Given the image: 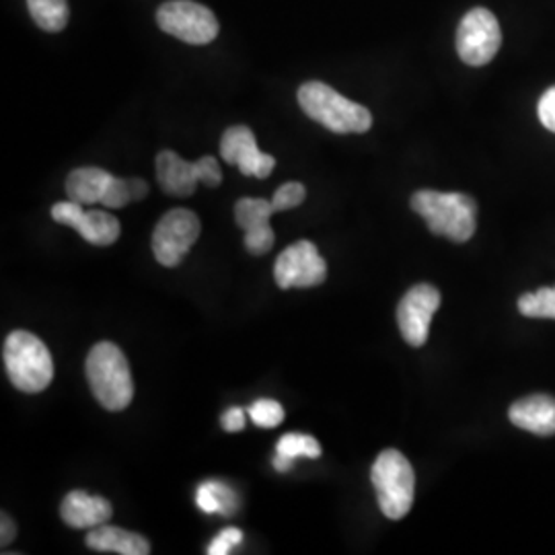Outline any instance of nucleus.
Instances as JSON below:
<instances>
[{"label": "nucleus", "mask_w": 555, "mask_h": 555, "mask_svg": "<svg viewBox=\"0 0 555 555\" xmlns=\"http://www.w3.org/2000/svg\"><path fill=\"white\" fill-rule=\"evenodd\" d=\"M412 210L420 215L433 235L465 243L477 227L476 199L467 194L420 190L412 196Z\"/></svg>", "instance_id": "1"}, {"label": "nucleus", "mask_w": 555, "mask_h": 555, "mask_svg": "<svg viewBox=\"0 0 555 555\" xmlns=\"http://www.w3.org/2000/svg\"><path fill=\"white\" fill-rule=\"evenodd\" d=\"M298 105L336 134H364L373 126V114L357 101L346 100L325 82L311 80L298 89Z\"/></svg>", "instance_id": "2"}, {"label": "nucleus", "mask_w": 555, "mask_h": 555, "mask_svg": "<svg viewBox=\"0 0 555 555\" xmlns=\"http://www.w3.org/2000/svg\"><path fill=\"white\" fill-rule=\"evenodd\" d=\"M87 378L93 396L107 412H121L134 397V380L128 360L116 344L100 341L87 357Z\"/></svg>", "instance_id": "3"}, {"label": "nucleus", "mask_w": 555, "mask_h": 555, "mask_svg": "<svg viewBox=\"0 0 555 555\" xmlns=\"http://www.w3.org/2000/svg\"><path fill=\"white\" fill-rule=\"evenodd\" d=\"M2 360L11 383L23 393H41L54 378V360L40 337L17 330L9 334Z\"/></svg>", "instance_id": "4"}, {"label": "nucleus", "mask_w": 555, "mask_h": 555, "mask_svg": "<svg viewBox=\"0 0 555 555\" xmlns=\"http://www.w3.org/2000/svg\"><path fill=\"white\" fill-rule=\"evenodd\" d=\"M371 479L383 515L391 520H399L412 511L416 494V474L410 461L399 451L385 449L371 469Z\"/></svg>", "instance_id": "5"}, {"label": "nucleus", "mask_w": 555, "mask_h": 555, "mask_svg": "<svg viewBox=\"0 0 555 555\" xmlns=\"http://www.w3.org/2000/svg\"><path fill=\"white\" fill-rule=\"evenodd\" d=\"M155 169L160 190L176 198L192 196L198 183H206L208 188H219L222 181L219 160L215 157H202L194 163H188L173 151H160L155 160Z\"/></svg>", "instance_id": "6"}, {"label": "nucleus", "mask_w": 555, "mask_h": 555, "mask_svg": "<svg viewBox=\"0 0 555 555\" xmlns=\"http://www.w3.org/2000/svg\"><path fill=\"white\" fill-rule=\"evenodd\" d=\"M160 29L178 40L204 46L219 36V21L215 13L194 0H171L157 11Z\"/></svg>", "instance_id": "7"}, {"label": "nucleus", "mask_w": 555, "mask_h": 555, "mask_svg": "<svg viewBox=\"0 0 555 555\" xmlns=\"http://www.w3.org/2000/svg\"><path fill=\"white\" fill-rule=\"evenodd\" d=\"M202 233L198 215L173 208L157 222L153 233V256L165 268H178Z\"/></svg>", "instance_id": "8"}, {"label": "nucleus", "mask_w": 555, "mask_h": 555, "mask_svg": "<svg viewBox=\"0 0 555 555\" xmlns=\"http://www.w3.org/2000/svg\"><path fill=\"white\" fill-rule=\"evenodd\" d=\"M500 43L502 31L492 11L474 9L461 21L456 31V52L465 64L486 66L496 56Z\"/></svg>", "instance_id": "9"}, {"label": "nucleus", "mask_w": 555, "mask_h": 555, "mask_svg": "<svg viewBox=\"0 0 555 555\" xmlns=\"http://www.w3.org/2000/svg\"><path fill=\"white\" fill-rule=\"evenodd\" d=\"M274 278L282 291L313 288L325 282L327 263L321 258L315 243L297 241L278 256Z\"/></svg>", "instance_id": "10"}, {"label": "nucleus", "mask_w": 555, "mask_h": 555, "mask_svg": "<svg viewBox=\"0 0 555 555\" xmlns=\"http://www.w3.org/2000/svg\"><path fill=\"white\" fill-rule=\"evenodd\" d=\"M440 307V293L433 284H416L405 293L397 307V323L401 337L412 346L422 348L428 341L430 323Z\"/></svg>", "instance_id": "11"}, {"label": "nucleus", "mask_w": 555, "mask_h": 555, "mask_svg": "<svg viewBox=\"0 0 555 555\" xmlns=\"http://www.w3.org/2000/svg\"><path fill=\"white\" fill-rule=\"evenodd\" d=\"M52 219L59 224L73 227L87 243L98 247L114 245L121 235V224L114 215L103 210H85V206L75 199L54 204Z\"/></svg>", "instance_id": "12"}, {"label": "nucleus", "mask_w": 555, "mask_h": 555, "mask_svg": "<svg viewBox=\"0 0 555 555\" xmlns=\"http://www.w3.org/2000/svg\"><path fill=\"white\" fill-rule=\"evenodd\" d=\"M220 155L238 167L247 178L266 179L276 167V159L258 149L256 134L247 126H231L220 139Z\"/></svg>", "instance_id": "13"}, {"label": "nucleus", "mask_w": 555, "mask_h": 555, "mask_svg": "<svg viewBox=\"0 0 555 555\" xmlns=\"http://www.w3.org/2000/svg\"><path fill=\"white\" fill-rule=\"evenodd\" d=\"M276 212L272 199L241 198L235 204V220L245 231V249L251 256H263L274 247V231L270 219Z\"/></svg>", "instance_id": "14"}, {"label": "nucleus", "mask_w": 555, "mask_h": 555, "mask_svg": "<svg viewBox=\"0 0 555 555\" xmlns=\"http://www.w3.org/2000/svg\"><path fill=\"white\" fill-rule=\"evenodd\" d=\"M114 515L112 504L101 496H91L75 490L62 500L60 516L70 529H95L105 525Z\"/></svg>", "instance_id": "15"}, {"label": "nucleus", "mask_w": 555, "mask_h": 555, "mask_svg": "<svg viewBox=\"0 0 555 555\" xmlns=\"http://www.w3.org/2000/svg\"><path fill=\"white\" fill-rule=\"evenodd\" d=\"M508 417L520 430L537 437H552L555 435V397L529 396L518 399L511 405Z\"/></svg>", "instance_id": "16"}, {"label": "nucleus", "mask_w": 555, "mask_h": 555, "mask_svg": "<svg viewBox=\"0 0 555 555\" xmlns=\"http://www.w3.org/2000/svg\"><path fill=\"white\" fill-rule=\"evenodd\" d=\"M114 179L112 173L100 167H79L66 178V196L82 206L103 204Z\"/></svg>", "instance_id": "17"}, {"label": "nucleus", "mask_w": 555, "mask_h": 555, "mask_svg": "<svg viewBox=\"0 0 555 555\" xmlns=\"http://www.w3.org/2000/svg\"><path fill=\"white\" fill-rule=\"evenodd\" d=\"M87 545L95 552H107V554H151V543L144 537L132 533V531H124L119 527H109L107 522L89 531Z\"/></svg>", "instance_id": "18"}, {"label": "nucleus", "mask_w": 555, "mask_h": 555, "mask_svg": "<svg viewBox=\"0 0 555 555\" xmlns=\"http://www.w3.org/2000/svg\"><path fill=\"white\" fill-rule=\"evenodd\" d=\"M27 9L38 27L50 34L62 31L70 15L66 0H27Z\"/></svg>", "instance_id": "19"}, {"label": "nucleus", "mask_w": 555, "mask_h": 555, "mask_svg": "<svg viewBox=\"0 0 555 555\" xmlns=\"http://www.w3.org/2000/svg\"><path fill=\"white\" fill-rule=\"evenodd\" d=\"M518 311L525 318L555 319V286L539 288L535 293H527L518 298Z\"/></svg>", "instance_id": "20"}, {"label": "nucleus", "mask_w": 555, "mask_h": 555, "mask_svg": "<svg viewBox=\"0 0 555 555\" xmlns=\"http://www.w3.org/2000/svg\"><path fill=\"white\" fill-rule=\"evenodd\" d=\"M278 455L286 456L297 461L298 456L307 459H319L321 456V444L309 435H284L278 440Z\"/></svg>", "instance_id": "21"}, {"label": "nucleus", "mask_w": 555, "mask_h": 555, "mask_svg": "<svg viewBox=\"0 0 555 555\" xmlns=\"http://www.w3.org/2000/svg\"><path fill=\"white\" fill-rule=\"evenodd\" d=\"M247 414L259 428H276L284 422V408L274 399H258Z\"/></svg>", "instance_id": "22"}, {"label": "nucleus", "mask_w": 555, "mask_h": 555, "mask_svg": "<svg viewBox=\"0 0 555 555\" xmlns=\"http://www.w3.org/2000/svg\"><path fill=\"white\" fill-rule=\"evenodd\" d=\"M305 198H307V188L302 183H298V181H288V183L278 188L276 194L272 198V204H274L276 212H282V210L297 208V206L305 202Z\"/></svg>", "instance_id": "23"}, {"label": "nucleus", "mask_w": 555, "mask_h": 555, "mask_svg": "<svg viewBox=\"0 0 555 555\" xmlns=\"http://www.w3.org/2000/svg\"><path fill=\"white\" fill-rule=\"evenodd\" d=\"M243 541V533L238 531V529H233V527H229V529H224V531H220L219 535L212 539V543L208 545V550H206V554L208 555H227L231 554V550L233 547H237L238 543Z\"/></svg>", "instance_id": "24"}, {"label": "nucleus", "mask_w": 555, "mask_h": 555, "mask_svg": "<svg viewBox=\"0 0 555 555\" xmlns=\"http://www.w3.org/2000/svg\"><path fill=\"white\" fill-rule=\"evenodd\" d=\"M196 504H198L199 511L206 513V515H220L219 496L212 488V481L199 483L198 492H196Z\"/></svg>", "instance_id": "25"}, {"label": "nucleus", "mask_w": 555, "mask_h": 555, "mask_svg": "<svg viewBox=\"0 0 555 555\" xmlns=\"http://www.w3.org/2000/svg\"><path fill=\"white\" fill-rule=\"evenodd\" d=\"M537 114H539L541 124L555 134V87L543 93V98L539 100V105H537Z\"/></svg>", "instance_id": "26"}, {"label": "nucleus", "mask_w": 555, "mask_h": 555, "mask_svg": "<svg viewBox=\"0 0 555 555\" xmlns=\"http://www.w3.org/2000/svg\"><path fill=\"white\" fill-rule=\"evenodd\" d=\"M245 420H247V416L241 408H229L220 417V424L227 433H238V430L245 428Z\"/></svg>", "instance_id": "27"}, {"label": "nucleus", "mask_w": 555, "mask_h": 555, "mask_svg": "<svg viewBox=\"0 0 555 555\" xmlns=\"http://www.w3.org/2000/svg\"><path fill=\"white\" fill-rule=\"evenodd\" d=\"M0 522H2V533H0V541H2V545H9L15 537H17V525L13 522V518L9 515H2L0 518Z\"/></svg>", "instance_id": "28"}, {"label": "nucleus", "mask_w": 555, "mask_h": 555, "mask_svg": "<svg viewBox=\"0 0 555 555\" xmlns=\"http://www.w3.org/2000/svg\"><path fill=\"white\" fill-rule=\"evenodd\" d=\"M130 185V194H132V202H139L149 196V183L142 179H128Z\"/></svg>", "instance_id": "29"}, {"label": "nucleus", "mask_w": 555, "mask_h": 555, "mask_svg": "<svg viewBox=\"0 0 555 555\" xmlns=\"http://www.w3.org/2000/svg\"><path fill=\"white\" fill-rule=\"evenodd\" d=\"M293 465H295V461H293V459H286V456L282 455H276V459H274V467H276V472H280V474L291 472V469H293Z\"/></svg>", "instance_id": "30"}]
</instances>
